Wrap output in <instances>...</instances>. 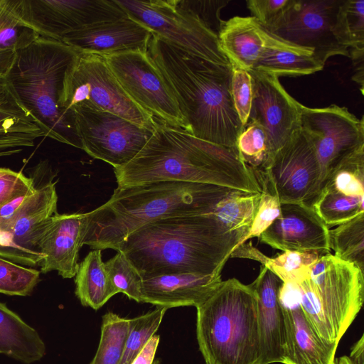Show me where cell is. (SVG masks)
Listing matches in <instances>:
<instances>
[{
    "instance_id": "obj_2",
    "label": "cell",
    "mask_w": 364,
    "mask_h": 364,
    "mask_svg": "<svg viewBox=\"0 0 364 364\" xmlns=\"http://www.w3.org/2000/svg\"><path fill=\"white\" fill-rule=\"evenodd\" d=\"M114 172L117 188L176 181L261 193L252 170L237 149L198 139L156 119L142 149Z\"/></svg>"
},
{
    "instance_id": "obj_35",
    "label": "cell",
    "mask_w": 364,
    "mask_h": 364,
    "mask_svg": "<svg viewBox=\"0 0 364 364\" xmlns=\"http://www.w3.org/2000/svg\"><path fill=\"white\" fill-rule=\"evenodd\" d=\"M167 309L158 307L129 318V327L119 364H131L157 331Z\"/></svg>"
},
{
    "instance_id": "obj_49",
    "label": "cell",
    "mask_w": 364,
    "mask_h": 364,
    "mask_svg": "<svg viewBox=\"0 0 364 364\" xmlns=\"http://www.w3.org/2000/svg\"><path fill=\"white\" fill-rule=\"evenodd\" d=\"M5 223H6V220L0 218V245L3 246V247L11 248L8 246L7 239H6V235L4 232ZM11 249H13V248H11ZM14 250H15V249H14Z\"/></svg>"
},
{
    "instance_id": "obj_11",
    "label": "cell",
    "mask_w": 364,
    "mask_h": 364,
    "mask_svg": "<svg viewBox=\"0 0 364 364\" xmlns=\"http://www.w3.org/2000/svg\"><path fill=\"white\" fill-rule=\"evenodd\" d=\"M131 99L155 119L191 134L164 77L147 50H133L103 56Z\"/></svg>"
},
{
    "instance_id": "obj_30",
    "label": "cell",
    "mask_w": 364,
    "mask_h": 364,
    "mask_svg": "<svg viewBox=\"0 0 364 364\" xmlns=\"http://www.w3.org/2000/svg\"><path fill=\"white\" fill-rule=\"evenodd\" d=\"M363 198L348 196L325 186L311 207L329 228L364 213Z\"/></svg>"
},
{
    "instance_id": "obj_47",
    "label": "cell",
    "mask_w": 364,
    "mask_h": 364,
    "mask_svg": "<svg viewBox=\"0 0 364 364\" xmlns=\"http://www.w3.org/2000/svg\"><path fill=\"white\" fill-rule=\"evenodd\" d=\"M333 364H364V336L352 346L350 356L343 355L335 358Z\"/></svg>"
},
{
    "instance_id": "obj_43",
    "label": "cell",
    "mask_w": 364,
    "mask_h": 364,
    "mask_svg": "<svg viewBox=\"0 0 364 364\" xmlns=\"http://www.w3.org/2000/svg\"><path fill=\"white\" fill-rule=\"evenodd\" d=\"M181 3L195 13L199 18L217 35L223 21L220 17V10L230 1H190L181 0Z\"/></svg>"
},
{
    "instance_id": "obj_44",
    "label": "cell",
    "mask_w": 364,
    "mask_h": 364,
    "mask_svg": "<svg viewBox=\"0 0 364 364\" xmlns=\"http://www.w3.org/2000/svg\"><path fill=\"white\" fill-rule=\"evenodd\" d=\"M230 257L250 259L259 262L262 265H264L269 258V257L255 247L252 242H244L236 246L230 254Z\"/></svg>"
},
{
    "instance_id": "obj_18",
    "label": "cell",
    "mask_w": 364,
    "mask_h": 364,
    "mask_svg": "<svg viewBox=\"0 0 364 364\" xmlns=\"http://www.w3.org/2000/svg\"><path fill=\"white\" fill-rule=\"evenodd\" d=\"M87 223V213H57L46 221L36 240L38 250L43 257L39 264L42 273L57 271L63 278L75 276Z\"/></svg>"
},
{
    "instance_id": "obj_20",
    "label": "cell",
    "mask_w": 364,
    "mask_h": 364,
    "mask_svg": "<svg viewBox=\"0 0 364 364\" xmlns=\"http://www.w3.org/2000/svg\"><path fill=\"white\" fill-rule=\"evenodd\" d=\"M153 32L128 15L87 26L65 35L61 41L77 53L101 56L147 50Z\"/></svg>"
},
{
    "instance_id": "obj_5",
    "label": "cell",
    "mask_w": 364,
    "mask_h": 364,
    "mask_svg": "<svg viewBox=\"0 0 364 364\" xmlns=\"http://www.w3.org/2000/svg\"><path fill=\"white\" fill-rule=\"evenodd\" d=\"M77 53L61 41L40 36L18 51L6 78L46 136L82 149L73 118L58 104L65 71Z\"/></svg>"
},
{
    "instance_id": "obj_38",
    "label": "cell",
    "mask_w": 364,
    "mask_h": 364,
    "mask_svg": "<svg viewBox=\"0 0 364 364\" xmlns=\"http://www.w3.org/2000/svg\"><path fill=\"white\" fill-rule=\"evenodd\" d=\"M40 279V272L0 257V293L10 296L29 295Z\"/></svg>"
},
{
    "instance_id": "obj_41",
    "label": "cell",
    "mask_w": 364,
    "mask_h": 364,
    "mask_svg": "<svg viewBox=\"0 0 364 364\" xmlns=\"http://www.w3.org/2000/svg\"><path fill=\"white\" fill-rule=\"evenodd\" d=\"M33 181L21 172L0 168V208L11 200L33 193Z\"/></svg>"
},
{
    "instance_id": "obj_4",
    "label": "cell",
    "mask_w": 364,
    "mask_h": 364,
    "mask_svg": "<svg viewBox=\"0 0 364 364\" xmlns=\"http://www.w3.org/2000/svg\"><path fill=\"white\" fill-rule=\"evenodd\" d=\"M233 188L176 181H156L114 189L103 205L87 213L84 245L113 249L130 233L158 220L213 213Z\"/></svg>"
},
{
    "instance_id": "obj_14",
    "label": "cell",
    "mask_w": 364,
    "mask_h": 364,
    "mask_svg": "<svg viewBox=\"0 0 364 364\" xmlns=\"http://www.w3.org/2000/svg\"><path fill=\"white\" fill-rule=\"evenodd\" d=\"M341 2L292 0L280 21L269 31L289 43L311 50L324 65L332 56L349 58V50L338 43L333 33L334 18Z\"/></svg>"
},
{
    "instance_id": "obj_15",
    "label": "cell",
    "mask_w": 364,
    "mask_h": 364,
    "mask_svg": "<svg viewBox=\"0 0 364 364\" xmlns=\"http://www.w3.org/2000/svg\"><path fill=\"white\" fill-rule=\"evenodd\" d=\"M23 6L40 36L58 41L82 27L127 15L115 0H23Z\"/></svg>"
},
{
    "instance_id": "obj_16",
    "label": "cell",
    "mask_w": 364,
    "mask_h": 364,
    "mask_svg": "<svg viewBox=\"0 0 364 364\" xmlns=\"http://www.w3.org/2000/svg\"><path fill=\"white\" fill-rule=\"evenodd\" d=\"M249 72L253 87L249 120L258 122L265 131L268 166L276 152L300 129L301 103L286 91L278 77L255 70Z\"/></svg>"
},
{
    "instance_id": "obj_39",
    "label": "cell",
    "mask_w": 364,
    "mask_h": 364,
    "mask_svg": "<svg viewBox=\"0 0 364 364\" xmlns=\"http://www.w3.org/2000/svg\"><path fill=\"white\" fill-rule=\"evenodd\" d=\"M230 93L235 111L244 127L249 120L253 98L252 79L250 72L232 66Z\"/></svg>"
},
{
    "instance_id": "obj_1",
    "label": "cell",
    "mask_w": 364,
    "mask_h": 364,
    "mask_svg": "<svg viewBox=\"0 0 364 364\" xmlns=\"http://www.w3.org/2000/svg\"><path fill=\"white\" fill-rule=\"evenodd\" d=\"M242 238L208 213L148 223L130 233L115 250L125 255L142 279L176 273L221 274Z\"/></svg>"
},
{
    "instance_id": "obj_29",
    "label": "cell",
    "mask_w": 364,
    "mask_h": 364,
    "mask_svg": "<svg viewBox=\"0 0 364 364\" xmlns=\"http://www.w3.org/2000/svg\"><path fill=\"white\" fill-rule=\"evenodd\" d=\"M101 250L90 251L79 264L75 293L81 304L98 310L118 294L102 259Z\"/></svg>"
},
{
    "instance_id": "obj_27",
    "label": "cell",
    "mask_w": 364,
    "mask_h": 364,
    "mask_svg": "<svg viewBox=\"0 0 364 364\" xmlns=\"http://www.w3.org/2000/svg\"><path fill=\"white\" fill-rule=\"evenodd\" d=\"M38 36L25 17L23 0H0V77L6 78L18 51Z\"/></svg>"
},
{
    "instance_id": "obj_46",
    "label": "cell",
    "mask_w": 364,
    "mask_h": 364,
    "mask_svg": "<svg viewBox=\"0 0 364 364\" xmlns=\"http://www.w3.org/2000/svg\"><path fill=\"white\" fill-rule=\"evenodd\" d=\"M159 341V335L153 336L131 364H153Z\"/></svg>"
},
{
    "instance_id": "obj_12",
    "label": "cell",
    "mask_w": 364,
    "mask_h": 364,
    "mask_svg": "<svg viewBox=\"0 0 364 364\" xmlns=\"http://www.w3.org/2000/svg\"><path fill=\"white\" fill-rule=\"evenodd\" d=\"M300 127L314 147L321 170V192L339 165L364 146V118L334 104L321 108L301 104Z\"/></svg>"
},
{
    "instance_id": "obj_45",
    "label": "cell",
    "mask_w": 364,
    "mask_h": 364,
    "mask_svg": "<svg viewBox=\"0 0 364 364\" xmlns=\"http://www.w3.org/2000/svg\"><path fill=\"white\" fill-rule=\"evenodd\" d=\"M349 58L352 60L354 72L352 80L357 83L362 94L364 87V49L349 50Z\"/></svg>"
},
{
    "instance_id": "obj_23",
    "label": "cell",
    "mask_w": 364,
    "mask_h": 364,
    "mask_svg": "<svg viewBox=\"0 0 364 364\" xmlns=\"http://www.w3.org/2000/svg\"><path fill=\"white\" fill-rule=\"evenodd\" d=\"M57 203L55 183L51 181L28 196L6 220L4 232L9 247L42 260L43 257L36 247L38 235L46 221L57 213Z\"/></svg>"
},
{
    "instance_id": "obj_42",
    "label": "cell",
    "mask_w": 364,
    "mask_h": 364,
    "mask_svg": "<svg viewBox=\"0 0 364 364\" xmlns=\"http://www.w3.org/2000/svg\"><path fill=\"white\" fill-rule=\"evenodd\" d=\"M292 0H247L246 5L263 28L270 31L280 21Z\"/></svg>"
},
{
    "instance_id": "obj_22",
    "label": "cell",
    "mask_w": 364,
    "mask_h": 364,
    "mask_svg": "<svg viewBox=\"0 0 364 364\" xmlns=\"http://www.w3.org/2000/svg\"><path fill=\"white\" fill-rule=\"evenodd\" d=\"M221 274L176 273L142 279V303L170 309L193 306L196 308L218 289Z\"/></svg>"
},
{
    "instance_id": "obj_37",
    "label": "cell",
    "mask_w": 364,
    "mask_h": 364,
    "mask_svg": "<svg viewBox=\"0 0 364 364\" xmlns=\"http://www.w3.org/2000/svg\"><path fill=\"white\" fill-rule=\"evenodd\" d=\"M105 267L117 293H123L130 299L142 303V278L124 254L118 252L105 262Z\"/></svg>"
},
{
    "instance_id": "obj_10",
    "label": "cell",
    "mask_w": 364,
    "mask_h": 364,
    "mask_svg": "<svg viewBox=\"0 0 364 364\" xmlns=\"http://www.w3.org/2000/svg\"><path fill=\"white\" fill-rule=\"evenodd\" d=\"M252 171L260 188L277 197L281 204L311 206L320 192L319 164L313 144L301 127L265 168Z\"/></svg>"
},
{
    "instance_id": "obj_13",
    "label": "cell",
    "mask_w": 364,
    "mask_h": 364,
    "mask_svg": "<svg viewBox=\"0 0 364 364\" xmlns=\"http://www.w3.org/2000/svg\"><path fill=\"white\" fill-rule=\"evenodd\" d=\"M70 112L81 149L113 168L132 161L154 131L107 112L84 107H75Z\"/></svg>"
},
{
    "instance_id": "obj_21",
    "label": "cell",
    "mask_w": 364,
    "mask_h": 364,
    "mask_svg": "<svg viewBox=\"0 0 364 364\" xmlns=\"http://www.w3.org/2000/svg\"><path fill=\"white\" fill-rule=\"evenodd\" d=\"M282 283L273 272L261 265L257 277L250 284L257 297L260 364L283 363L286 327L279 299Z\"/></svg>"
},
{
    "instance_id": "obj_34",
    "label": "cell",
    "mask_w": 364,
    "mask_h": 364,
    "mask_svg": "<svg viewBox=\"0 0 364 364\" xmlns=\"http://www.w3.org/2000/svg\"><path fill=\"white\" fill-rule=\"evenodd\" d=\"M324 254L319 251L287 250L269 257L264 266L282 282L299 284L309 278L313 265Z\"/></svg>"
},
{
    "instance_id": "obj_31",
    "label": "cell",
    "mask_w": 364,
    "mask_h": 364,
    "mask_svg": "<svg viewBox=\"0 0 364 364\" xmlns=\"http://www.w3.org/2000/svg\"><path fill=\"white\" fill-rule=\"evenodd\" d=\"M329 241L336 257L354 264L363 272L364 213L329 230Z\"/></svg>"
},
{
    "instance_id": "obj_48",
    "label": "cell",
    "mask_w": 364,
    "mask_h": 364,
    "mask_svg": "<svg viewBox=\"0 0 364 364\" xmlns=\"http://www.w3.org/2000/svg\"><path fill=\"white\" fill-rule=\"evenodd\" d=\"M31 194L17 198L2 206L0 208V218L4 220L9 219L21 205L24 199Z\"/></svg>"
},
{
    "instance_id": "obj_7",
    "label": "cell",
    "mask_w": 364,
    "mask_h": 364,
    "mask_svg": "<svg viewBox=\"0 0 364 364\" xmlns=\"http://www.w3.org/2000/svg\"><path fill=\"white\" fill-rule=\"evenodd\" d=\"M299 289L301 309L317 333L321 336L334 333L340 341L362 308L363 272L326 253L315 262Z\"/></svg>"
},
{
    "instance_id": "obj_25",
    "label": "cell",
    "mask_w": 364,
    "mask_h": 364,
    "mask_svg": "<svg viewBox=\"0 0 364 364\" xmlns=\"http://www.w3.org/2000/svg\"><path fill=\"white\" fill-rule=\"evenodd\" d=\"M220 47L232 66L254 69L264 46L263 27L252 16L223 21L218 33Z\"/></svg>"
},
{
    "instance_id": "obj_32",
    "label": "cell",
    "mask_w": 364,
    "mask_h": 364,
    "mask_svg": "<svg viewBox=\"0 0 364 364\" xmlns=\"http://www.w3.org/2000/svg\"><path fill=\"white\" fill-rule=\"evenodd\" d=\"M338 43L350 49H364V0H341L333 24Z\"/></svg>"
},
{
    "instance_id": "obj_8",
    "label": "cell",
    "mask_w": 364,
    "mask_h": 364,
    "mask_svg": "<svg viewBox=\"0 0 364 364\" xmlns=\"http://www.w3.org/2000/svg\"><path fill=\"white\" fill-rule=\"evenodd\" d=\"M58 104L72 118V109L84 107L112 113L151 131L156 124L122 88L104 57L96 54L77 53L65 71Z\"/></svg>"
},
{
    "instance_id": "obj_9",
    "label": "cell",
    "mask_w": 364,
    "mask_h": 364,
    "mask_svg": "<svg viewBox=\"0 0 364 364\" xmlns=\"http://www.w3.org/2000/svg\"><path fill=\"white\" fill-rule=\"evenodd\" d=\"M125 13L181 50L215 62L228 60L218 35L181 0H115Z\"/></svg>"
},
{
    "instance_id": "obj_6",
    "label": "cell",
    "mask_w": 364,
    "mask_h": 364,
    "mask_svg": "<svg viewBox=\"0 0 364 364\" xmlns=\"http://www.w3.org/2000/svg\"><path fill=\"white\" fill-rule=\"evenodd\" d=\"M196 337L205 364H260L256 295L235 278L196 307Z\"/></svg>"
},
{
    "instance_id": "obj_19",
    "label": "cell",
    "mask_w": 364,
    "mask_h": 364,
    "mask_svg": "<svg viewBox=\"0 0 364 364\" xmlns=\"http://www.w3.org/2000/svg\"><path fill=\"white\" fill-rule=\"evenodd\" d=\"M329 230L311 206L283 203L280 216L258 238L282 251L331 253Z\"/></svg>"
},
{
    "instance_id": "obj_40",
    "label": "cell",
    "mask_w": 364,
    "mask_h": 364,
    "mask_svg": "<svg viewBox=\"0 0 364 364\" xmlns=\"http://www.w3.org/2000/svg\"><path fill=\"white\" fill-rule=\"evenodd\" d=\"M281 215V203L267 190L261 188L259 205L247 235L237 245L249 239L259 237Z\"/></svg>"
},
{
    "instance_id": "obj_3",
    "label": "cell",
    "mask_w": 364,
    "mask_h": 364,
    "mask_svg": "<svg viewBox=\"0 0 364 364\" xmlns=\"http://www.w3.org/2000/svg\"><path fill=\"white\" fill-rule=\"evenodd\" d=\"M147 52L193 136L237 149L243 126L230 93L232 66L190 54L152 34Z\"/></svg>"
},
{
    "instance_id": "obj_50",
    "label": "cell",
    "mask_w": 364,
    "mask_h": 364,
    "mask_svg": "<svg viewBox=\"0 0 364 364\" xmlns=\"http://www.w3.org/2000/svg\"><path fill=\"white\" fill-rule=\"evenodd\" d=\"M159 360H155L153 363V364H159Z\"/></svg>"
},
{
    "instance_id": "obj_26",
    "label": "cell",
    "mask_w": 364,
    "mask_h": 364,
    "mask_svg": "<svg viewBox=\"0 0 364 364\" xmlns=\"http://www.w3.org/2000/svg\"><path fill=\"white\" fill-rule=\"evenodd\" d=\"M264 46L253 70L279 77H298L324 68L310 49L289 43L264 28Z\"/></svg>"
},
{
    "instance_id": "obj_36",
    "label": "cell",
    "mask_w": 364,
    "mask_h": 364,
    "mask_svg": "<svg viewBox=\"0 0 364 364\" xmlns=\"http://www.w3.org/2000/svg\"><path fill=\"white\" fill-rule=\"evenodd\" d=\"M240 159L252 170L264 169L269 163L267 138L264 128L257 122L249 120L237 140Z\"/></svg>"
},
{
    "instance_id": "obj_28",
    "label": "cell",
    "mask_w": 364,
    "mask_h": 364,
    "mask_svg": "<svg viewBox=\"0 0 364 364\" xmlns=\"http://www.w3.org/2000/svg\"><path fill=\"white\" fill-rule=\"evenodd\" d=\"M45 353L38 333L0 302V353L31 364L40 360Z\"/></svg>"
},
{
    "instance_id": "obj_17",
    "label": "cell",
    "mask_w": 364,
    "mask_h": 364,
    "mask_svg": "<svg viewBox=\"0 0 364 364\" xmlns=\"http://www.w3.org/2000/svg\"><path fill=\"white\" fill-rule=\"evenodd\" d=\"M286 327L283 364H333L338 345L325 341L300 305L298 284L282 282L279 289Z\"/></svg>"
},
{
    "instance_id": "obj_33",
    "label": "cell",
    "mask_w": 364,
    "mask_h": 364,
    "mask_svg": "<svg viewBox=\"0 0 364 364\" xmlns=\"http://www.w3.org/2000/svg\"><path fill=\"white\" fill-rule=\"evenodd\" d=\"M129 318L113 312L102 316L101 336L95 355L90 364H119L127 341Z\"/></svg>"
},
{
    "instance_id": "obj_24",
    "label": "cell",
    "mask_w": 364,
    "mask_h": 364,
    "mask_svg": "<svg viewBox=\"0 0 364 364\" xmlns=\"http://www.w3.org/2000/svg\"><path fill=\"white\" fill-rule=\"evenodd\" d=\"M46 136L7 78L0 77V157L18 154Z\"/></svg>"
}]
</instances>
